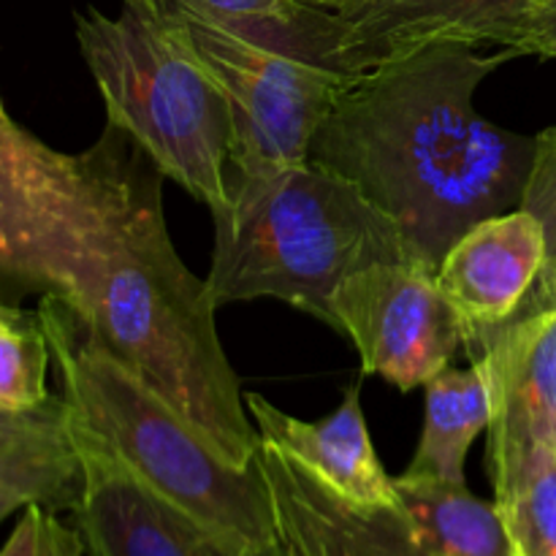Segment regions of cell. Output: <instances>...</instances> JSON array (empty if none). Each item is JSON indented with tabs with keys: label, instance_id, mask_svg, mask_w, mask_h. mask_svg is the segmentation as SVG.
Wrapping results in <instances>:
<instances>
[{
	"label": "cell",
	"instance_id": "cb8c5ba5",
	"mask_svg": "<svg viewBox=\"0 0 556 556\" xmlns=\"http://www.w3.org/2000/svg\"><path fill=\"white\" fill-rule=\"evenodd\" d=\"M0 304H5V302H0Z\"/></svg>",
	"mask_w": 556,
	"mask_h": 556
},
{
	"label": "cell",
	"instance_id": "5bb4252c",
	"mask_svg": "<svg viewBox=\"0 0 556 556\" xmlns=\"http://www.w3.org/2000/svg\"><path fill=\"white\" fill-rule=\"evenodd\" d=\"M489 429V394L481 372L443 369L424 386L421 440L407 476L465 483V459L476 438Z\"/></svg>",
	"mask_w": 556,
	"mask_h": 556
},
{
	"label": "cell",
	"instance_id": "277c9868",
	"mask_svg": "<svg viewBox=\"0 0 556 556\" xmlns=\"http://www.w3.org/2000/svg\"><path fill=\"white\" fill-rule=\"evenodd\" d=\"M38 320L74 421L201 525L250 552H277L275 508L258 459L250 467L228 462L177 407L109 353L60 293H43Z\"/></svg>",
	"mask_w": 556,
	"mask_h": 556
},
{
	"label": "cell",
	"instance_id": "44dd1931",
	"mask_svg": "<svg viewBox=\"0 0 556 556\" xmlns=\"http://www.w3.org/2000/svg\"><path fill=\"white\" fill-rule=\"evenodd\" d=\"M60 407V396H52L43 407L30 413H0V454H3L9 445H14L16 440H22L25 434H30L33 429L41 427L49 416Z\"/></svg>",
	"mask_w": 556,
	"mask_h": 556
},
{
	"label": "cell",
	"instance_id": "3957f363",
	"mask_svg": "<svg viewBox=\"0 0 556 556\" xmlns=\"http://www.w3.org/2000/svg\"><path fill=\"white\" fill-rule=\"evenodd\" d=\"M212 304L277 299L337 331V286L378 261L410 258L394 223L356 185L315 163L237 172L212 215Z\"/></svg>",
	"mask_w": 556,
	"mask_h": 556
},
{
	"label": "cell",
	"instance_id": "ac0fdd59",
	"mask_svg": "<svg viewBox=\"0 0 556 556\" xmlns=\"http://www.w3.org/2000/svg\"><path fill=\"white\" fill-rule=\"evenodd\" d=\"M188 3L269 47L304 60H309V38L324 14L307 9L299 0H188Z\"/></svg>",
	"mask_w": 556,
	"mask_h": 556
},
{
	"label": "cell",
	"instance_id": "6da1fadb",
	"mask_svg": "<svg viewBox=\"0 0 556 556\" xmlns=\"http://www.w3.org/2000/svg\"><path fill=\"white\" fill-rule=\"evenodd\" d=\"M514 58L445 43L342 76L307 161L356 185L407 255L438 271L476 223L521 206L535 139L476 109L481 81Z\"/></svg>",
	"mask_w": 556,
	"mask_h": 556
},
{
	"label": "cell",
	"instance_id": "4fadbf2b",
	"mask_svg": "<svg viewBox=\"0 0 556 556\" xmlns=\"http://www.w3.org/2000/svg\"><path fill=\"white\" fill-rule=\"evenodd\" d=\"M261 440L296 462L331 494L356 508H405L394 478L380 465L362 410V383H353L324 421H299L261 394H244Z\"/></svg>",
	"mask_w": 556,
	"mask_h": 556
},
{
	"label": "cell",
	"instance_id": "7c38bea8",
	"mask_svg": "<svg viewBox=\"0 0 556 556\" xmlns=\"http://www.w3.org/2000/svg\"><path fill=\"white\" fill-rule=\"evenodd\" d=\"M546 264V233L535 215L510 210L476 223L438 266V286L470 331L514 318Z\"/></svg>",
	"mask_w": 556,
	"mask_h": 556
},
{
	"label": "cell",
	"instance_id": "ffe728a7",
	"mask_svg": "<svg viewBox=\"0 0 556 556\" xmlns=\"http://www.w3.org/2000/svg\"><path fill=\"white\" fill-rule=\"evenodd\" d=\"M79 530H68L43 505H27L0 556H85Z\"/></svg>",
	"mask_w": 556,
	"mask_h": 556
},
{
	"label": "cell",
	"instance_id": "7a4b0ae2",
	"mask_svg": "<svg viewBox=\"0 0 556 556\" xmlns=\"http://www.w3.org/2000/svg\"><path fill=\"white\" fill-rule=\"evenodd\" d=\"M103 136L112 166L106 239L96 277L71 309L85 329L177 407L228 462L253 465L261 434L244 407L204 280L174 250L163 217V174L139 147Z\"/></svg>",
	"mask_w": 556,
	"mask_h": 556
},
{
	"label": "cell",
	"instance_id": "30bf717a",
	"mask_svg": "<svg viewBox=\"0 0 556 556\" xmlns=\"http://www.w3.org/2000/svg\"><path fill=\"white\" fill-rule=\"evenodd\" d=\"M68 434L81 467L79 500L71 514L92 556H280L237 546L168 503L71 413Z\"/></svg>",
	"mask_w": 556,
	"mask_h": 556
},
{
	"label": "cell",
	"instance_id": "2e32d148",
	"mask_svg": "<svg viewBox=\"0 0 556 556\" xmlns=\"http://www.w3.org/2000/svg\"><path fill=\"white\" fill-rule=\"evenodd\" d=\"M514 556H556V451L535 448L492 478Z\"/></svg>",
	"mask_w": 556,
	"mask_h": 556
},
{
	"label": "cell",
	"instance_id": "9c48e42d",
	"mask_svg": "<svg viewBox=\"0 0 556 556\" xmlns=\"http://www.w3.org/2000/svg\"><path fill=\"white\" fill-rule=\"evenodd\" d=\"M445 43L532 54L530 0H351L320 14L309 60L348 76Z\"/></svg>",
	"mask_w": 556,
	"mask_h": 556
},
{
	"label": "cell",
	"instance_id": "8992f818",
	"mask_svg": "<svg viewBox=\"0 0 556 556\" xmlns=\"http://www.w3.org/2000/svg\"><path fill=\"white\" fill-rule=\"evenodd\" d=\"M109 199L106 139L85 155H63L0 103V302L3 286L47 288L79 302L101 261Z\"/></svg>",
	"mask_w": 556,
	"mask_h": 556
},
{
	"label": "cell",
	"instance_id": "ba28073f",
	"mask_svg": "<svg viewBox=\"0 0 556 556\" xmlns=\"http://www.w3.org/2000/svg\"><path fill=\"white\" fill-rule=\"evenodd\" d=\"M337 331L362 356V372L400 391L424 389L451 367L465 345L456 309L438 286V271L413 258L378 261L337 286Z\"/></svg>",
	"mask_w": 556,
	"mask_h": 556
},
{
	"label": "cell",
	"instance_id": "5b68a950",
	"mask_svg": "<svg viewBox=\"0 0 556 556\" xmlns=\"http://www.w3.org/2000/svg\"><path fill=\"white\" fill-rule=\"evenodd\" d=\"M74 22L109 125L212 215L226 210L233 117L210 74L177 38L128 5L117 16L90 5L76 11Z\"/></svg>",
	"mask_w": 556,
	"mask_h": 556
},
{
	"label": "cell",
	"instance_id": "9a60e30c",
	"mask_svg": "<svg viewBox=\"0 0 556 556\" xmlns=\"http://www.w3.org/2000/svg\"><path fill=\"white\" fill-rule=\"evenodd\" d=\"M81 489V467L68 434V410L60 407L0 454V521L27 505L74 510Z\"/></svg>",
	"mask_w": 556,
	"mask_h": 556
},
{
	"label": "cell",
	"instance_id": "603a6c76",
	"mask_svg": "<svg viewBox=\"0 0 556 556\" xmlns=\"http://www.w3.org/2000/svg\"><path fill=\"white\" fill-rule=\"evenodd\" d=\"M299 3H304L313 11H337L342 9V5L351 3V0H299Z\"/></svg>",
	"mask_w": 556,
	"mask_h": 556
},
{
	"label": "cell",
	"instance_id": "e0dca14e",
	"mask_svg": "<svg viewBox=\"0 0 556 556\" xmlns=\"http://www.w3.org/2000/svg\"><path fill=\"white\" fill-rule=\"evenodd\" d=\"M47 334L36 315L0 304V413H30L47 405Z\"/></svg>",
	"mask_w": 556,
	"mask_h": 556
},
{
	"label": "cell",
	"instance_id": "52a82bcc",
	"mask_svg": "<svg viewBox=\"0 0 556 556\" xmlns=\"http://www.w3.org/2000/svg\"><path fill=\"white\" fill-rule=\"evenodd\" d=\"M177 38L226 96L233 117L237 172H277L307 163L342 76L269 47L188 0H123Z\"/></svg>",
	"mask_w": 556,
	"mask_h": 556
},
{
	"label": "cell",
	"instance_id": "8fae6325",
	"mask_svg": "<svg viewBox=\"0 0 556 556\" xmlns=\"http://www.w3.org/2000/svg\"><path fill=\"white\" fill-rule=\"evenodd\" d=\"M467 356L489 394V481L535 448L556 451V302H532L505 324L470 331Z\"/></svg>",
	"mask_w": 556,
	"mask_h": 556
},
{
	"label": "cell",
	"instance_id": "d6986e66",
	"mask_svg": "<svg viewBox=\"0 0 556 556\" xmlns=\"http://www.w3.org/2000/svg\"><path fill=\"white\" fill-rule=\"evenodd\" d=\"M519 210L535 215L546 233V264L530 299L556 302V125L535 136V161Z\"/></svg>",
	"mask_w": 556,
	"mask_h": 556
},
{
	"label": "cell",
	"instance_id": "7402d4cb",
	"mask_svg": "<svg viewBox=\"0 0 556 556\" xmlns=\"http://www.w3.org/2000/svg\"><path fill=\"white\" fill-rule=\"evenodd\" d=\"M532 54L556 60V0H530Z\"/></svg>",
	"mask_w": 556,
	"mask_h": 556
}]
</instances>
